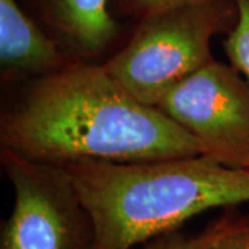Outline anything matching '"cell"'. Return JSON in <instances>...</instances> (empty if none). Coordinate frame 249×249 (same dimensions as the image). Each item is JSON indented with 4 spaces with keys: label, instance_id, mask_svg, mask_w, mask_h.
<instances>
[{
    "label": "cell",
    "instance_id": "cell-8",
    "mask_svg": "<svg viewBox=\"0 0 249 249\" xmlns=\"http://www.w3.org/2000/svg\"><path fill=\"white\" fill-rule=\"evenodd\" d=\"M237 208H226L206 226L196 249H249V213H241Z\"/></svg>",
    "mask_w": 249,
    "mask_h": 249
},
{
    "label": "cell",
    "instance_id": "cell-11",
    "mask_svg": "<svg viewBox=\"0 0 249 249\" xmlns=\"http://www.w3.org/2000/svg\"><path fill=\"white\" fill-rule=\"evenodd\" d=\"M199 242L201 232L196 235H188L181 230H178L148 241L140 249H196Z\"/></svg>",
    "mask_w": 249,
    "mask_h": 249
},
{
    "label": "cell",
    "instance_id": "cell-6",
    "mask_svg": "<svg viewBox=\"0 0 249 249\" xmlns=\"http://www.w3.org/2000/svg\"><path fill=\"white\" fill-rule=\"evenodd\" d=\"M75 62H103L129 35L111 0H19Z\"/></svg>",
    "mask_w": 249,
    "mask_h": 249
},
{
    "label": "cell",
    "instance_id": "cell-1",
    "mask_svg": "<svg viewBox=\"0 0 249 249\" xmlns=\"http://www.w3.org/2000/svg\"><path fill=\"white\" fill-rule=\"evenodd\" d=\"M7 89L0 150L54 165L205 154L196 139L160 108L130 94L101 62H72Z\"/></svg>",
    "mask_w": 249,
    "mask_h": 249
},
{
    "label": "cell",
    "instance_id": "cell-7",
    "mask_svg": "<svg viewBox=\"0 0 249 249\" xmlns=\"http://www.w3.org/2000/svg\"><path fill=\"white\" fill-rule=\"evenodd\" d=\"M75 62L19 0H0V82L16 86L40 79Z\"/></svg>",
    "mask_w": 249,
    "mask_h": 249
},
{
    "label": "cell",
    "instance_id": "cell-10",
    "mask_svg": "<svg viewBox=\"0 0 249 249\" xmlns=\"http://www.w3.org/2000/svg\"><path fill=\"white\" fill-rule=\"evenodd\" d=\"M193 1L198 0H111V11L119 21L124 24L127 21L133 25L134 22L151 14Z\"/></svg>",
    "mask_w": 249,
    "mask_h": 249
},
{
    "label": "cell",
    "instance_id": "cell-3",
    "mask_svg": "<svg viewBox=\"0 0 249 249\" xmlns=\"http://www.w3.org/2000/svg\"><path fill=\"white\" fill-rule=\"evenodd\" d=\"M232 0H198L134 22L119 49L103 62L137 100L157 107L165 94L214 60L211 45L237 22Z\"/></svg>",
    "mask_w": 249,
    "mask_h": 249
},
{
    "label": "cell",
    "instance_id": "cell-5",
    "mask_svg": "<svg viewBox=\"0 0 249 249\" xmlns=\"http://www.w3.org/2000/svg\"><path fill=\"white\" fill-rule=\"evenodd\" d=\"M157 108L201 142L205 154L249 170V83L231 64L212 60Z\"/></svg>",
    "mask_w": 249,
    "mask_h": 249
},
{
    "label": "cell",
    "instance_id": "cell-2",
    "mask_svg": "<svg viewBox=\"0 0 249 249\" xmlns=\"http://www.w3.org/2000/svg\"><path fill=\"white\" fill-rule=\"evenodd\" d=\"M60 166L91 216L94 249H134L211 209L249 204V170L208 154Z\"/></svg>",
    "mask_w": 249,
    "mask_h": 249
},
{
    "label": "cell",
    "instance_id": "cell-4",
    "mask_svg": "<svg viewBox=\"0 0 249 249\" xmlns=\"http://www.w3.org/2000/svg\"><path fill=\"white\" fill-rule=\"evenodd\" d=\"M13 190L0 249H94V226L67 170L0 150Z\"/></svg>",
    "mask_w": 249,
    "mask_h": 249
},
{
    "label": "cell",
    "instance_id": "cell-9",
    "mask_svg": "<svg viewBox=\"0 0 249 249\" xmlns=\"http://www.w3.org/2000/svg\"><path fill=\"white\" fill-rule=\"evenodd\" d=\"M237 7V22L222 40L229 64L249 83V0H232Z\"/></svg>",
    "mask_w": 249,
    "mask_h": 249
}]
</instances>
